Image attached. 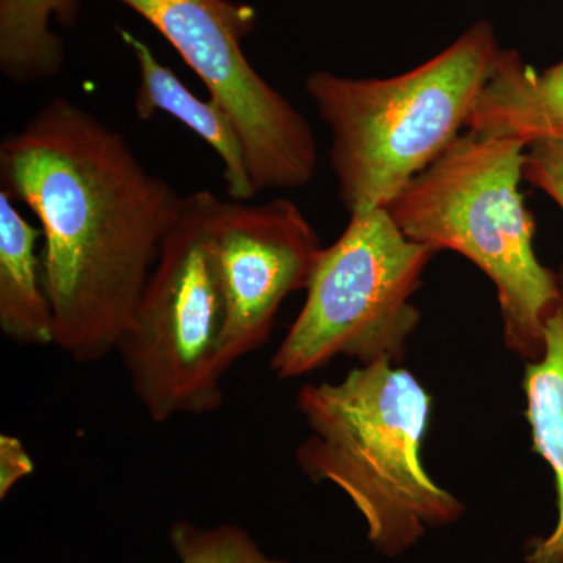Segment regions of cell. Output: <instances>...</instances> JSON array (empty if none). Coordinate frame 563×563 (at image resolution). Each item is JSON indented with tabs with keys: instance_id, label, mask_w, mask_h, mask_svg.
<instances>
[{
	"instance_id": "6da1fadb",
	"label": "cell",
	"mask_w": 563,
	"mask_h": 563,
	"mask_svg": "<svg viewBox=\"0 0 563 563\" xmlns=\"http://www.w3.org/2000/svg\"><path fill=\"white\" fill-rule=\"evenodd\" d=\"M2 190L38 218L54 344L74 362L117 351L181 196L120 132L54 98L0 144Z\"/></svg>"
},
{
	"instance_id": "7a4b0ae2",
	"label": "cell",
	"mask_w": 563,
	"mask_h": 563,
	"mask_svg": "<svg viewBox=\"0 0 563 563\" xmlns=\"http://www.w3.org/2000/svg\"><path fill=\"white\" fill-rule=\"evenodd\" d=\"M296 407L310 429L299 468L350 496L380 554L401 555L428 529L461 520L465 507L422 462L432 398L409 369L361 365L340 383L303 385Z\"/></svg>"
},
{
	"instance_id": "3957f363",
	"label": "cell",
	"mask_w": 563,
	"mask_h": 563,
	"mask_svg": "<svg viewBox=\"0 0 563 563\" xmlns=\"http://www.w3.org/2000/svg\"><path fill=\"white\" fill-rule=\"evenodd\" d=\"M499 52L490 22L477 21L399 76L314 70L307 77V95L331 132V166L350 214L387 209L466 131Z\"/></svg>"
},
{
	"instance_id": "277c9868",
	"label": "cell",
	"mask_w": 563,
	"mask_h": 563,
	"mask_svg": "<svg viewBox=\"0 0 563 563\" xmlns=\"http://www.w3.org/2000/svg\"><path fill=\"white\" fill-rule=\"evenodd\" d=\"M526 147L465 131L387 210L410 240L457 252L492 280L507 350L533 362L543 352L559 282L533 247L536 218L520 191Z\"/></svg>"
},
{
	"instance_id": "5b68a950",
	"label": "cell",
	"mask_w": 563,
	"mask_h": 563,
	"mask_svg": "<svg viewBox=\"0 0 563 563\" xmlns=\"http://www.w3.org/2000/svg\"><path fill=\"white\" fill-rule=\"evenodd\" d=\"M218 201L210 191L181 196L117 347L136 399L155 422L213 413L224 402L228 302L211 246Z\"/></svg>"
},
{
	"instance_id": "8992f818",
	"label": "cell",
	"mask_w": 563,
	"mask_h": 563,
	"mask_svg": "<svg viewBox=\"0 0 563 563\" xmlns=\"http://www.w3.org/2000/svg\"><path fill=\"white\" fill-rule=\"evenodd\" d=\"M435 254L387 209L352 213L339 240L322 247L301 312L274 352V374L295 379L339 355L361 365L398 362L420 324L412 298Z\"/></svg>"
},
{
	"instance_id": "52a82bcc",
	"label": "cell",
	"mask_w": 563,
	"mask_h": 563,
	"mask_svg": "<svg viewBox=\"0 0 563 563\" xmlns=\"http://www.w3.org/2000/svg\"><path fill=\"white\" fill-rule=\"evenodd\" d=\"M168 40L231 117L257 192L313 180L318 151L301 111L257 73L242 47L257 13L231 0H117Z\"/></svg>"
},
{
	"instance_id": "ba28073f",
	"label": "cell",
	"mask_w": 563,
	"mask_h": 563,
	"mask_svg": "<svg viewBox=\"0 0 563 563\" xmlns=\"http://www.w3.org/2000/svg\"><path fill=\"white\" fill-rule=\"evenodd\" d=\"M211 246L228 302L224 362L231 369L266 343L285 299L306 290L322 246L301 209L288 199H220L211 220Z\"/></svg>"
},
{
	"instance_id": "9c48e42d",
	"label": "cell",
	"mask_w": 563,
	"mask_h": 563,
	"mask_svg": "<svg viewBox=\"0 0 563 563\" xmlns=\"http://www.w3.org/2000/svg\"><path fill=\"white\" fill-rule=\"evenodd\" d=\"M118 33L139 63L140 84L133 102L136 117L147 121L154 114L165 113L181 122L220 157L229 199L242 202L254 199L258 192L247 169L242 136L231 117L213 99L202 101L192 95L176 73L155 57L144 41L125 29H118Z\"/></svg>"
},
{
	"instance_id": "30bf717a",
	"label": "cell",
	"mask_w": 563,
	"mask_h": 563,
	"mask_svg": "<svg viewBox=\"0 0 563 563\" xmlns=\"http://www.w3.org/2000/svg\"><path fill=\"white\" fill-rule=\"evenodd\" d=\"M466 131L523 141H563V58L533 69L517 51L501 49Z\"/></svg>"
},
{
	"instance_id": "8fae6325",
	"label": "cell",
	"mask_w": 563,
	"mask_h": 563,
	"mask_svg": "<svg viewBox=\"0 0 563 563\" xmlns=\"http://www.w3.org/2000/svg\"><path fill=\"white\" fill-rule=\"evenodd\" d=\"M559 299L544 325L543 352L526 362L523 391L532 450L554 474L558 521L550 536L529 543L525 563H563V263Z\"/></svg>"
},
{
	"instance_id": "7c38bea8",
	"label": "cell",
	"mask_w": 563,
	"mask_h": 563,
	"mask_svg": "<svg viewBox=\"0 0 563 563\" xmlns=\"http://www.w3.org/2000/svg\"><path fill=\"white\" fill-rule=\"evenodd\" d=\"M40 231L25 220L13 198L0 190V331L21 346L54 344V312L43 261Z\"/></svg>"
},
{
	"instance_id": "4fadbf2b",
	"label": "cell",
	"mask_w": 563,
	"mask_h": 563,
	"mask_svg": "<svg viewBox=\"0 0 563 563\" xmlns=\"http://www.w3.org/2000/svg\"><path fill=\"white\" fill-rule=\"evenodd\" d=\"M77 0H0V69L13 84L58 76L65 62L60 36L51 31L52 18L76 24Z\"/></svg>"
},
{
	"instance_id": "5bb4252c",
	"label": "cell",
	"mask_w": 563,
	"mask_h": 563,
	"mask_svg": "<svg viewBox=\"0 0 563 563\" xmlns=\"http://www.w3.org/2000/svg\"><path fill=\"white\" fill-rule=\"evenodd\" d=\"M169 542L181 563H285L269 559L235 526L201 529L179 521L169 532Z\"/></svg>"
},
{
	"instance_id": "9a60e30c",
	"label": "cell",
	"mask_w": 563,
	"mask_h": 563,
	"mask_svg": "<svg viewBox=\"0 0 563 563\" xmlns=\"http://www.w3.org/2000/svg\"><path fill=\"white\" fill-rule=\"evenodd\" d=\"M525 180L547 192L563 211V141H537L526 147Z\"/></svg>"
},
{
	"instance_id": "2e32d148",
	"label": "cell",
	"mask_w": 563,
	"mask_h": 563,
	"mask_svg": "<svg viewBox=\"0 0 563 563\" xmlns=\"http://www.w3.org/2000/svg\"><path fill=\"white\" fill-rule=\"evenodd\" d=\"M32 473L33 461L21 440L11 435L0 437V498H5L14 485Z\"/></svg>"
}]
</instances>
